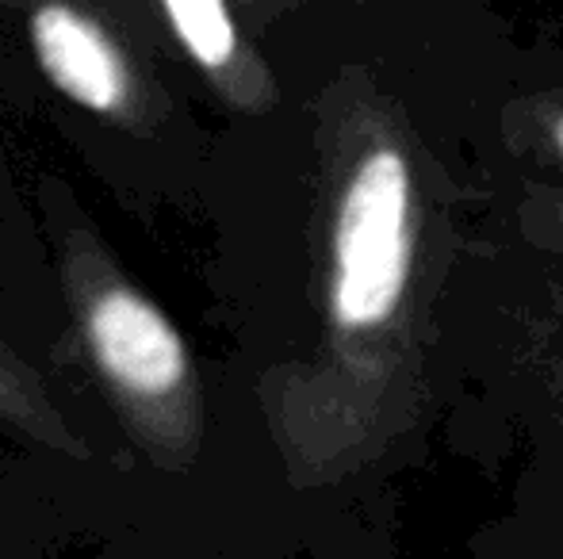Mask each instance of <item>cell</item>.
I'll return each instance as SVG.
<instances>
[{"label":"cell","mask_w":563,"mask_h":559,"mask_svg":"<svg viewBox=\"0 0 563 559\" xmlns=\"http://www.w3.org/2000/svg\"><path fill=\"white\" fill-rule=\"evenodd\" d=\"M69 295L85 349L134 437L154 456L188 460L200 437V411L177 326L85 246L69 254Z\"/></svg>","instance_id":"1"},{"label":"cell","mask_w":563,"mask_h":559,"mask_svg":"<svg viewBox=\"0 0 563 559\" xmlns=\"http://www.w3.org/2000/svg\"><path fill=\"white\" fill-rule=\"evenodd\" d=\"M410 172L395 149H376L353 172L334 226V322L372 329L391 318L407 288Z\"/></svg>","instance_id":"2"},{"label":"cell","mask_w":563,"mask_h":559,"mask_svg":"<svg viewBox=\"0 0 563 559\" xmlns=\"http://www.w3.org/2000/svg\"><path fill=\"white\" fill-rule=\"evenodd\" d=\"M27 31L38 69L62 97L104 120H131L139 108L131 62L89 12L69 4H43L31 12Z\"/></svg>","instance_id":"3"},{"label":"cell","mask_w":563,"mask_h":559,"mask_svg":"<svg viewBox=\"0 0 563 559\" xmlns=\"http://www.w3.org/2000/svg\"><path fill=\"white\" fill-rule=\"evenodd\" d=\"M162 15L169 20L173 38L192 54L203 74H211L223 85L227 97L242 100V104L265 100V77L245 54L242 35L219 0H165Z\"/></svg>","instance_id":"4"},{"label":"cell","mask_w":563,"mask_h":559,"mask_svg":"<svg viewBox=\"0 0 563 559\" xmlns=\"http://www.w3.org/2000/svg\"><path fill=\"white\" fill-rule=\"evenodd\" d=\"M0 418L15 429L31 433L35 440L51 448H62L69 456H81V440L69 433V425L62 422V414L46 403V395L38 391V383L31 380V372L20 360L8 357V349H0Z\"/></svg>","instance_id":"5"},{"label":"cell","mask_w":563,"mask_h":559,"mask_svg":"<svg viewBox=\"0 0 563 559\" xmlns=\"http://www.w3.org/2000/svg\"><path fill=\"white\" fill-rule=\"evenodd\" d=\"M556 146H560V154H563V115L556 120Z\"/></svg>","instance_id":"6"}]
</instances>
